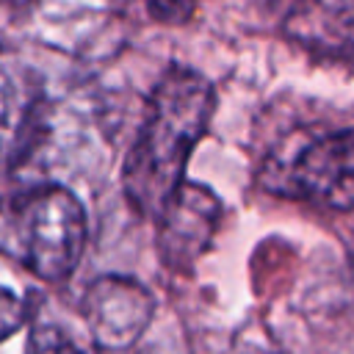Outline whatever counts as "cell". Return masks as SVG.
<instances>
[{
  "instance_id": "277c9868",
  "label": "cell",
  "mask_w": 354,
  "mask_h": 354,
  "mask_svg": "<svg viewBox=\"0 0 354 354\" xmlns=\"http://www.w3.org/2000/svg\"><path fill=\"white\" fill-rule=\"evenodd\" d=\"M80 315L100 348L122 351L147 332L155 315V296L133 277L102 274L83 290Z\"/></svg>"
},
{
  "instance_id": "8992f818",
  "label": "cell",
  "mask_w": 354,
  "mask_h": 354,
  "mask_svg": "<svg viewBox=\"0 0 354 354\" xmlns=\"http://www.w3.org/2000/svg\"><path fill=\"white\" fill-rule=\"evenodd\" d=\"M285 33L321 55L354 53V0H293Z\"/></svg>"
},
{
  "instance_id": "5b68a950",
  "label": "cell",
  "mask_w": 354,
  "mask_h": 354,
  "mask_svg": "<svg viewBox=\"0 0 354 354\" xmlns=\"http://www.w3.org/2000/svg\"><path fill=\"white\" fill-rule=\"evenodd\" d=\"M221 221V199L202 183L183 180L174 196L155 218V246L163 266L174 274H191L196 260L213 243Z\"/></svg>"
},
{
  "instance_id": "ba28073f",
  "label": "cell",
  "mask_w": 354,
  "mask_h": 354,
  "mask_svg": "<svg viewBox=\"0 0 354 354\" xmlns=\"http://www.w3.org/2000/svg\"><path fill=\"white\" fill-rule=\"evenodd\" d=\"M25 318H28L25 301L14 290L0 285V343L8 340L11 335H17L25 324Z\"/></svg>"
},
{
  "instance_id": "3957f363",
  "label": "cell",
  "mask_w": 354,
  "mask_h": 354,
  "mask_svg": "<svg viewBox=\"0 0 354 354\" xmlns=\"http://www.w3.org/2000/svg\"><path fill=\"white\" fill-rule=\"evenodd\" d=\"M271 191L326 210L354 213V130H337L301 144L282 166Z\"/></svg>"
},
{
  "instance_id": "52a82bcc",
  "label": "cell",
  "mask_w": 354,
  "mask_h": 354,
  "mask_svg": "<svg viewBox=\"0 0 354 354\" xmlns=\"http://www.w3.org/2000/svg\"><path fill=\"white\" fill-rule=\"evenodd\" d=\"M25 354H83V351L58 326H36L28 337Z\"/></svg>"
},
{
  "instance_id": "6da1fadb",
  "label": "cell",
  "mask_w": 354,
  "mask_h": 354,
  "mask_svg": "<svg viewBox=\"0 0 354 354\" xmlns=\"http://www.w3.org/2000/svg\"><path fill=\"white\" fill-rule=\"evenodd\" d=\"M216 113L213 83L191 66H169L155 83L141 127L122 166L130 207L158 218L185 180V166Z\"/></svg>"
},
{
  "instance_id": "7a4b0ae2",
  "label": "cell",
  "mask_w": 354,
  "mask_h": 354,
  "mask_svg": "<svg viewBox=\"0 0 354 354\" xmlns=\"http://www.w3.org/2000/svg\"><path fill=\"white\" fill-rule=\"evenodd\" d=\"M22 263L39 279L61 282L75 274L88 241L83 202L64 185L30 188L17 207Z\"/></svg>"
},
{
  "instance_id": "30bf717a",
  "label": "cell",
  "mask_w": 354,
  "mask_h": 354,
  "mask_svg": "<svg viewBox=\"0 0 354 354\" xmlns=\"http://www.w3.org/2000/svg\"><path fill=\"white\" fill-rule=\"evenodd\" d=\"M11 108H14V80L8 77L0 61V124H6V119L11 116Z\"/></svg>"
},
{
  "instance_id": "9c48e42d",
  "label": "cell",
  "mask_w": 354,
  "mask_h": 354,
  "mask_svg": "<svg viewBox=\"0 0 354 354\" xmlns=\"http://www.w3.org/2000/svg\"><path fill=\"white\" fill-rule=\"evenodd\" d=\"M147 8L160 25H183L194 17L196 0H147Z\"/></svg>"
}]
</instances>
